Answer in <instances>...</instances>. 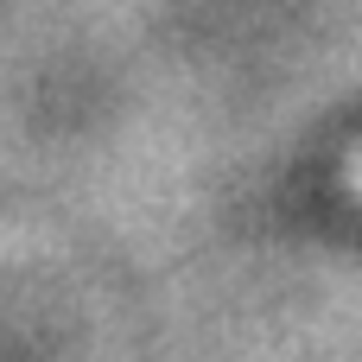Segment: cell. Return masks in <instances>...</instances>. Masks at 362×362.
<instances>
[{"instance_id":"obj_1","label":"cell","mask_w":362,"mask_h":362,"mask_svg":"<svg viewBox=\"0 0 362 362\" xmlns=\"http://www.w3.org/2000/svg\"><path fill=\"white\" fill-rule=\"evenodd\" d=\"M350 178H356V191H362V153H356V165H350Z\"/></svg>"}]
</instances>
